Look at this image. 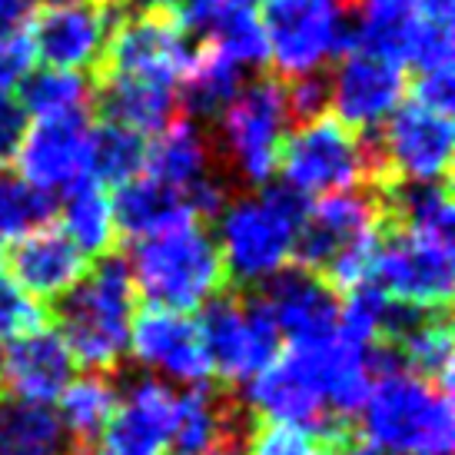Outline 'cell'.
Instances as JSON below:
<instances>
[{
	"label": "cell",
	"mask_w": 455,
	"mask_h": 455,
	"mask_svg": "<svg viewBox=\"0 0 455 455\" xmlns=\"http://www.w3.org/2000/svg\"><path fill=\"white\" fill-rule=\"evenodd\" d=\"M133 316H137V286L127 259L114 253L100 256L74 290L47 306V319H53L57 336L70 349L74 363L107 376L124 369Z\"/></svg>",
	"instance_id": "obj_1"
},
{
	"label": "cell",
	"mask_w": 455,
	"mask_h": 455,
	"mask_svg": "<svg viewBox=\"0 0 455 455\" xmlns=\"http://www.w3.org/2000/svg\"><path fill=\"white\" fill-rule=\"evenodd\" d=\"M306 210L309 196L286 183H266L259 193L229 196L216 216V246L227 266L229 290L263 286L269 276L286 269Z\"/></svg>",
	"instance_id": "obj_2"
},
{
	"label": "cell",
	"mask_w": 455,
	"mask_h": 455,
	"mask_svg": "<svg viewBox=\"0 0 455 455\" xmlns=\"http://www.w3.org/2000/svg\"><path fill=\"white\" fill-rule=\"evenodd\" d=\"M127 266L137 296L156 309L183 316L229 286L220 246L203 223H183L177 229L137 240Z\"/></svg>",
	"instance_id": "obj_3"
},
{
	"label": "cell",
	"mask_w": 455,
	"mask_h": 455,
	"mask_svg": "<svg viewBox=\"0 0 455 455\" xmlns=\"http://www.w3.org/2000/svg\"><path fill=\"white\" fill-rule=\"evenodd\" d=\"M359 432L386 452L449 455L452 449V399L412 372H392L372 382L359 409Z\"/></svg>",
	"instance_id": "obj_4"
},
{
	"label": "cell",
	"mask_w": 455,
	"mask_h": 455,
	"mask_svg": "<svg viewBox=\"0 0 455 455\" xmlns=\"http://www.w3.org/2000/svg\"><path fill=\"white\" fill-rule=\"evenodd\" d=\"M276 170L283 173V183L303 196H329L376 183V160L366 133H355L326 114L303 120L286 133Z\"/></svg>",
	"instance_id": "obj_5"
},
{
	"label": "cell",
	"mask_w": 455,
	"mask_h": 455,
	"mask_svg": "<svg viewBox=\"0 0 455 455\" xmlns=\"http://www.w3.org/2000/svg\"><path fill=\"white\" fill-rule=\"evenodd\" d=\"M266 53L283 80L316 74L353 47L349 0H263L259 17Z\"/></svg>",
	"instance_id": "obj_6"
},
{
	"label": "cell",
	"mask_w": 455,
	"mask_h": 455,
	"mask_svg": "<svg viewBox=\"0 0 455 455\" xmlns=\"http://www.w3.org/2000/svg\"><path fill=\"white\" fill-rule=\"evenodd\" d=\"M196 329L210 372L223 382L256 379L279 359L283 336L256 292H216L200 306Z\"/></svg>",
	"instance_id": "obj_7"
},
{
	"label": "cell",
	"mask_w": 455,
	"mask_h": 455,
	"mask_svg": "<svg viewBox=\"0 0 455 455\" xmlns=\"http://www.w3.org/2000/svg\"><path fill=\"white\" fill-rule=\"evenodd\" d=\"M220 120V153L233 177L266 187L279 166V150L290 133V103L283 76H256L229 100Z\"/></svg>",
	"instance_id": "obj_8"
},
{
	"label": "cell",
	"mask_w": 455,
	"mask_h": 455,
	"mask_svg": "<svg viewBox=\"0 0 455 455\" xmlns=\"http://www.w3.org/2000/svg\"><path fill=\"white\" fill-rule=\"evenodd\" d=\"M452 114L422 103H399L372 133L376 183H449L452 170ZM372 183V187H376Z\"/></svg>",
	"instance_id": "obj_9"
},
{
	"label": "cell",
	"mask_w": 455,
	"mask_h": 455,
	"mask_svg": "<svg viewBox=\"0 0 455 455\" xmlns=\"http://www.w3.org/2000/svg\"><path fill=\"white\" fill-rule=\"evenodd\" d=\"M193 60H196V51L190 44V34L173 20V13L160 7H143L114 20L97 76H137V80H153L177 90Z\"/></svg>",
	"instance_id": "obj_10"
},
{
	"label": "cell",
	"mask_w": 455,
	"mask_h": 455,
	"mask_svg": "<svg viewBox=\"0 0 455 455\" xmlns=\"http://www.w3.org/2000/svg\"><path fill=\"white\" fill-rule=\"evenodd\" d=\"M116 13L100 0H37L27 17L37 60L51 70H100Z\"/></svg>",
	"instance_id": "obj_11"
},
{
	"label": "cell",
	"mask_w": 455,
	"mask_h": 455,
	"mask_svg": "<svg viewBox=\"0 0 455 455\" xmlns=\"http://www.w3.org/2000/svg\"><path fill=\"white\" fill-rule=\"evenodd\" d=\"M143 173L180 190L190 200L196 220H216L229 203V183L213 166V140L196 120H173L147 147Z\"/></svg>",
	"instance_id": "obj_12"
},
{
	"label": "cell",
	"mask_w": 455,
	"mask_h": 455,
	"mask_svg": "<svg viewBox=\"0 0 455 455\" xmlns=\"http://www.w3.org/2000/svg\"><path fill=\"white\" fill-rule=\"evenodd\" d=\"M372 286L422 309H449L452 299V246L403 233H382L369 269Z\"/></svg>",
	"instance_id": "obj_13"
},
{
	"label": "cell",
	"mask_w": 455,
	"mask_h": 455,
	"mask_svg": "<svg viewBox=\"0 0 455 455\" xmlns=\"http://www.w3.org/2000/svg\"><path fill=\"white\" fill-rule=\"evenodd\" d=\"M90 110L60 116H40L24 130L17 147V170L27 187L51 193H70L87 183Z\"/></svg>",
	"instance_id": "obj_14"
},
{
	"label": "cell",
	"mask_w": 455,
	"mask_h": 455,
	"mask_svg": "<svg viewBox=\"0 0 455 455\" xmlns=\"http://www.w3.org/2000/svg\"><path fill=\"white\" fill-rule=\"evenodd\" d=\"M116 386L124 399L103 426L97 452L100 455H164L177 426V392L147 372L130 376L116 369Z\"/></svg>",
	"instance_id": "obj_15"
},
{
	"label": "cell",
	"mask_w": 455,
	"mask_h": 455,
	"mask_svg": "<svg viewBox=\"0 0 455 455\" xmlns=\"http://www.w3.org/2000/svg\"><path fill=\"white\" fill-rule=\"evenodd\" d=\"M403 93L405 67L359 47L342 53L336 74L329 76V107H336V120L355 133H376L403 103Z\"/></svg>",
	"instance_id": "obj_16"
},
{
	"label": "cell",
	"mask_w": 455,
	"mask_h": 455,
	"mask_svg": "<svg viewBox=\"0 0 455 455\" xmlns=\"http://www.w3.org/2000/svg\"><path fill=\"white\" fill-rule=\"evenodd\" d=\"M256 296L269 309L279 336H286L292 346H313L339 336V292L303 266L279 269L276 276H269L259 286Z\"/></svg>",
	"instance_id": "obj_17"
},
{
	"label": "cell",
	"mask_w": 455,
	"mask_h": 455,
	"mask_svg": "<svg viewBox=\"0 0 455 455\" xmlns=\"http://www.w3.org/2000/svg\"><path fill=\"white\" fill-rule=\"evenodd\" d=\"M0 269L27 299L47 309L87 276V256L67 240L64 229L40 227L20 240L0 246Z\"/></svg>",
	"instance_id": "obj_18"
},
{
	"label": "cell",
	"mask_w": 455,
	"mask_h": 455,
	"mask_svg": "<svg viewBox=\"0 0 455 455\" xmlns=\"http://www.w3.org/2000/svg\"><path fill=\"white\" fill-rule=\"evenodd\" d=\"M372 233H379V210L372 193H329L316 206L306 210V220L292 240V256H296V266L326 276L329 266L349 246Z\"/></svg>",
	"instance_id": "obj_19"
},
{
	"label": "cell",
	"mask_w": 455,
	"mask_h": 455,
	"mask_svg": "<svg viewBox=\"0 0 455 455\" xmlns=\"http://www.w3.org/2000/svg\"><path fill=\"white\" fill-rule=\"evenodd\" d=\"M74 382V355L57 329L40 326L17 332L0 349V389L30 403H53Z\"/></svg>",
	"instance_id": "obj_20"
},
{
	"label": "cell",
	"mask_w": 455,
	"mask_h": 455,
	"mask_svg": "<svg viewBox=\"0 0 455 455\" xmlns=\"http://www.w3.org/2000/svg\"><path fill=\"white\" fill-rule=\"evenodd\" d=\"M130 349L140 359V366L156 369L170 379H180L187 386L210 379V363L203 353L196 319L183 313H170L156 306L137 313L130 326Z\"/></svg>",
	"instance_id": "obj_21"
},
{
	"label": "cell",
	"mask_w": 455,
	"mask_h": 455,
	"mask_svg": "<svg viewBox=\"0 0 455 455\" xmlns=\"http://www.w3.org/2000/svg\"><path fill=\"white\" fill-rule=\"evenodd\" d=\"M93 107L103 124H116L147 137L177 120V90L137 76L100 74L93 87Z\"/></svg>",
	"instance_id": "obj_22"
},
{
	"label": "cell",
	"mask_w": 455,
	"mask_h": 455,
	"mask_svg": "<svg viewBox=\"0 0 455 455\" xmlns=\"http://www.w3.org/2000/svg\"><path fill=\"white\" fill-rule=\"evenodd\" d=\"M110 203H114L116 233L130 240H147V236L177 229L183 223H200L183 193L147 173L116 187V196Z\"/></svg>",
	"instance_id": "obj_23"
},
{
	"label": "cell",
	"mask_w": 455,
	"mask_h": 455,
	"mask_svg": "<svg viewBox=\"0 0 455 455\" xmlns=\"http://www.w3.org/2000/svg\"><path fill=\"white\" fill-rule=\"evenodd\" d=\"M57 409L0 389V455H74Z\"/></svg>",
	"instance_id": "obj_24"
},
{
	"label": "cell",
	"mask_w": 455,
	"mask_h": 455,
	"mask_svg": "<svg viewBox=\"0 0 455 455\" xmlns=\"http://www.w3.org/2000/svg\"><path fill=\"white\" fill-rule=\"evenodd\" d=\"M243 90V67L227 53L196 51V60L187 76L177 84V107H183L190 120H216L229 107V100Z\"/></svg>",
	"instance_id": "obj_25"
},
{
	"label": "cell",
	"mask_w": 455,
	"mask_h": 455,
	"mask_svg": "<svg viewBox=\"0 0 455 455\" xmlns=\"http://www.w3.org/2000/svg\"><path fill=\"white\" fill-rule=\"evenodd\" d=\"M116 403H120V386L116 376L107 372H87L84 379L67 386L60 395V419L76 449H93L100 443V432L116 412Z\"/></svg>",
	"instance_id": "obj_26"
},
{
	"label": "cell",
	"mask_w": 455,
	"mask_h": 455,
	"mask_svg": "<svg viewBox=\"0 0 455 455\" xmlns=\"http://www.w3.org/2000/svg\"><path fill=\"white\" fill-rule=\"evenodd\" d=\"M60 216H64V227L60 229H64L67 240L74 243L84 256H97L100 259V256L114 253L120 233H116L114 203H110V196L100 187L80 183L76 190H70Z\"/></svg>",
	"instance_id": "obj_27"
},
{
	"label": "cell",
	"mask_w": 455,
	"mask_h": 455,
	"mask_svg": "<svg viewBox=\"0 0 455 455\" xmlns=\"http://www.w3.org/2000/svg\"><path fill=\"white\" fill-rule=\"evenodd\" d=\"M147 166V140L116 124H100L90 130L87 183L93 187H124L137 180Z\"/></svg>",
	"instance_id": "obj_28"
},
{
	"label": "cell",
	"mask_w": 455,
	"mask_h": 455,
	"mask_svg": "<svg viewBox=\"0 0 455 455\" xmlns=\"http://www.w3.org/2000/svg\"><path fill=\"white\" fill-rule=\"evenodd\" d=\"M395 349L403 353L405 372H412L435 389H452V326H449V313L432 316L426 326H419L412 336H405Z\"/></svg>",
	"instance_id": "obj_29"
},
{
	"label": "cell",
	"mask_w": 455,
	"mask_h": 455,
	"mask_svg": "<svg viewBox=\"0 0 455 455\" xmlns=\"http://www.w3.org/2000/svg\"><path fill=\"white\" fill-rule=\"evenodd\" d=\"M90 84L84 74H70V70H44V74H30L20 87V107L24 114L34 120L40 116H60V114H80L90 110Z\"/></svg>",
	"instance_id": "obj_30"
},
{
	"label": "cell",
	"mask_w": 455,
	"mask_h": 455,
	"mask_svg": "<svg viewBox=\"0 0 455 455\" xmlns=\"http://www.w3.org/2000/svg\"><path fill=\"white\" fill-rule=\"evenodd\" d=\"M53 216V200L27 187L20 177L0 170V246L20 240L30 229L47 227Z\"/></svg>",
	"instance_id": "obj_31"
},
{
	"label": "cell",
	"mask_w": 455,
	"mask_h": 455,
	"mask_svg": "<svg viewBox=\"0 0 455 455\" xmlns=\"http://www.w3.org/2000/svg\"><path fill=\"white\" fill-rule=\"evenodd\" d=\"M206 37H210V47H213V51L227 53L229 60H236L243 70H246V67H263L266 60H269L259 17H256V11L246 7V4L229 7V11L216 20V27Z\"/></svg>",
	"instance_id": "obj_32"
},
{
	"label": "cell",
	"mask_w": 455,
	"mask_h": 455,
	"mask_svg": "<svg viewBox=\"0 0 455 455\" xmlns=\"http://www.w3.org/2000/svg\"><path fill=\"white\" fill-rule=\"evenodd\" d=\"M37 67V51L27 24L0 30V93L11 97L13 90L24 87V80Z\"/></svg>",
	"instance_id": "obj_33"
},
{
	"label": "cell",
	"mask_w": 455,
	"mask_h": 455,
	"mask_svg": "<svg viewBox=\"0 0 455 455\" xmlns=\"http://www.w3.org/2000/svg\"><path fill=\"white\" fill-rule=\"evenodd\" d=\"M246 452L250 455H329V449L319 443L313 432L259 419V426H256Z\"/></svg>",
	"instance_id": "obj_34"
},
{
	"label": "cell",
	"mask_w": 455,
	"mask_h": 455,
	"mask_svg": "<svg viewBox=\"0 0 455 455\" xmlns=\"http://www.w3.org/2000/svg\"><path fill=\"white\" fill-rule=\"evenodd\" d=\"M286 87V103H290V116L292 120H313V116H323L329 107V76L323 70L316 74H303V76H290L283 80Z\"/></svg>",
	"instance_id": "obj_35"
},
{
	"label": "cell",
	"mask_w": 455,
	"mask_h": 455,
	"mask_svg": "<svg viewBox=\"0 0 455 455\" xmlns=\"http://www.w3.org/2000/svg\"><path fill=\"white\" fill-rule=\"evenodd\" d=\"M243 0H173L166 11L173 13V20H177L187 34H210L216 27V20L229 11V7H236ZM250 7V4H246Z\"/></svg>",
	"instance_id": "obj_36"
},
{
	"label": "cell",
	"mask_w": 455,
	"mask_h": 455,
	"mask_svg": "<svg viewBox=\"0 0 455 455\" xmlns=\"http://www.w3.org/2000/svg\"><path fill=\"white\" fill-rule=\"evenodd\" d=\"M24 130H27L24 107L13 100V97H4V93H0V170L7 164H13L17 147H20V140H24Z\"/></svg>",
	"instance_id": "obj_37"
},
{
	"label": "cell",
	"mask_w": 455,
	"mask_h": 455,
	"mask_svg": "<svg viewBox=\"0 0 455 455\" xmlns=\"http://www.w3.org/2000/svg\"><path fill=\"white\" fill-rule=\"evenodd\" d=\"M416 103L432 107V110H443V114H452V103H455L452 70H439V74L419 76L416 80Z\"/></svg>",
	"instance_id": "obj_38"
},
{
	"label": "cell",
	"mask_w": 455,
	"mask_h": 455,
	"mask_svg": "<svg viewBox=\"0 0 455 455\" xmlns=\"http://www.w3.org/2000/svg\"><path fill=\"white\" fill-rule=\"evenodd\" d=\"M409 4H412L416 20H426V24H452L455 0H409Z\"/></svg>",
	"instance_id": "obj_39"
},
{
	"label": "cell",
	"mask_w": 455,
	"mask_h": 455,
	"mask_svg": "<svg viewBox=\"0 0 455 455\" xmlns=\"http://www.w3.org/2000/svg\"><path fill=\"white\" fill-rule=\"evenodd\" d=\"M329 455H392V452H386V449H379V445L366 443L363 435H355L353 443H346L342 449H336V452H329Z\"/></svg>",
	"instance_id": "obj_40"
},
{
	"label": "cell",
	"mask_w": 455,
	"mask_h": 455,
	"mask_svg": "<svg viewBox=\"0 0 455 455\" xmlns=\"http://www.w3.org/2000/svg\"><path fill=\"white\" fill-rule=\"evenodd\" d=\"M200 455H236V452H229V449H220V445H216V449H206V452H200Z\"/></svg>",
	"instance_id": "obj_41"
},
{
	"label": "cell",
	"mask_w": 455,
	"mask_h": 455,
	"mask_svg": "<svg viewBox=\"0 0 455 455\" xmlns=\"http://www.w3.org/2000/svg\"><path fill=\"white\" fill-rule=\"evenodd\" d=\"M243 4H250V7H256V4H263V0H243Z\"/></svg>",
	"instance_id": "obj_42"
},
{
	"label": "cell",
	"mask_w": 455,
	"mask_h": 455,
	"mask_svg": "<svg viewBox=\"0 0 455 455\" xmlns=\"http://www.w3.org/2000/svg\"><path fill=\"white\" fill-rule=\"evenodd\" d=\"M100 4H107V7H110V4H124V0H100Z\"/></svg>",
	"instance_id": "obj_43"
},
{
	"label": "cell",
	"mask_w": 455,
	"mask_h": 455,
	"mask_svg": "<svg viewBox=\"0 0 455 455\" xmlns=\"http://www.w3.org/2000/svg\"><path fill=\"white\" fill-rule=\"evenodd\" d=\"M349 4H366V0H349Z\"/></svg>",
	"instance_id": "obj_44"
}]
</instances>
